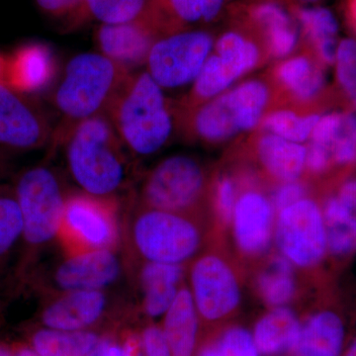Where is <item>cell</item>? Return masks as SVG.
<instances>
[{
  "label": "cell",
  "instance_id": "20",
  "mask_svg": "<svg viewBox=\"0 0 356 356\" xmlns=\"http://www.w3.org/2000/svg\"><path fill=\"white\" fill-rule=\"evenodd\" d=\"M120 264L112 250L70 255L56 271L58 286L65 291L100 290L118 277Z\"/></svg>",
  "mask_w": 356,
  "mask_h": 356
},
{
  "label": "cell",
  "instance_id": "32",
  "mask_svg": "<svg viewBox=\"0 0 356 356\" xmlns=\"http://www.w3.org/2000/svg\"><path fill=\"white\" fill-rule=\"evenodd\" d=\"M86 7L88 18L98 20L102 24L145 20L159 28L154 0H86Z\"/></svg>",
  "mask_w": 356,
  "mask_h": 356
},
{
  "label": "cell",
  "instance_id": "27",
  "mask_svg": "<svg viewBox=\"0 0 356 356\" xmlns=\"http://www.w3.org/2000/svg\"><path fill=\"white\" fill-rule=\"evenodd\" d=\"M184 274V266L146 262L140 273L144 306L147 315H163L177 297Z\"/></svg>",
  "mask_w": 356,
  "mask_h": 356
},
{
  "label": "cell",
  "instance_id": "16",
  "mask_svg": "<svg viewBox=\"0 0 356 356\" xmlns=\"http://www.w3.org/2000/svg\"><path fill=\"white\" fill-rule=\"evenodd\" d=\"M278 104L318 110L327 92L325 67L306 49L278 60L269 72Z\"/></svg>",
  "mask_w": 356,
  "mask_h": 356
},
{
  "label": "cell",
  "instance_id": "6",
  "mask_svg": "<svg viewBox=\"0 0 356 356\" xmlns=\"http://www.w3.org/2000/svg\"><path fill=\"white\" fill-rule=\"evenodd\" d=\"M131 238L147 262L185 266L205 250L208 234L202 216L143 206L134 219Z\"/></svg>",
  "mask_w": 356,
  "mask_h": 356
},
{
  "label": "cell",
  "instance_id": "14",
  "mask_svg": "<svg viewBox=\"0 0 356 356\" xmlns=\"http://www.w3.org/2000/svg\"><path fill=\"white\" fill-rule=\"evenodd\" d=\"M70 255L112 250L118 240L116 206L112 197L76 193L67 197L58 232Z\"/></svg>",
  "mask_w": 356,
  "mask_h": 356
},
{
  "label": "cell",
  "instance_id": "35",
  "mask_svg": "<svg viewBox=\"0 0 356 356\" xmlns=\"http://www.w3.org/2000/svg\"><path fill=\"white\" fill-rule=\"evenodd\" d=\"M23 236V219L14 189L0 187V259Z\"/></svg>",
  "mask_w": 356,
  "mask_h": 356
},
{
  "label": "cell",
  "instance_id": "40",
  "mask_svg": "<svg viewBox=\"0 0 356 356\" xmlns=\"http://www.w3.org/2000/svg\"><path fill=\"white\" fill-rule=\"evenodd\" d=\"M143 348L146 356H172L163 330L147 327L143 334Z\"/></svg>",
  "mask_w": 356,
  "mask_h": 356
},
{
  "label": "cell",
  "instance_id": "33",
  "mask_svg": "<svg viewBox=\"0 0 356 356\" xmlns=\"http://www.w3.org/2000/svg\"><path fill=\"white\" fill-rule=\"evenodd\" d=\"M98 337L92 332L47 329L33 337V346L41 356H86Z\"/></svg>",
  "mask_w": 356,
  "mask_h": 356
},
{
  "label": "cell",
  "instance_id": "25",
  "mask_svg": "<svg viewBox=\"0 0 356 356\" xmlns=\"http://www.w3.org/2000/svg\"><path fill=\"white\" fill-rule=\"evenodd\" d=\"M163 334L172 356H193L197 343L199 316L191 290L180 285L165 314Z\"/></svg>",
  "mask_w": 356,
  "mask_h": 356
},
{
  "label": "cell",
  "instance_id": "29",
  "mask_svg": "<svg viewBox=\"0 0 356 356\" xmlns=\"http://www.w3.org/2000/svg\"><path fill=\"white\" fill-rule=\"evenodd\" d=\"M327 231V255L336 259L356 254V213L339 202L332 192L321 202Z\"/></svg>",
  "mask_w": 356,
  "mask_h": 356
},
{
  "label": "cell",
  "instance_id": "3",
  "mask_svg": "<svg viewBox=\"0 0 356 356\" xmlns=\"http://www.w3.org/2000/svg\"><path fill=\"white\" fill-rule=\"evenodd\" d=\"M132 72L102 54L84 53L72 58L54 95L60 120L51 145H65L83 121L104 114L122 84Z\"/></svg>",
  "mask_w": 356,
  "mask_h": 356
},
{
  "label": "cell",
  "instance_id": "21",
  "mask_svg": "<svg viewBox=\"0 0 356 356\" xmlns=\"http://www.w3.org/2000/svg\"><path fill=\"white\" fill-rule=\"evenodd\" d=\"M346 330L343 316L332 307L312 313L301 325L295 356H341Z\"/></svg>",
  "mask_w": 356,
  "mask_h": 356
},
{
  "label": "cell",
  "instance_id": "41",
  "mask_svg": "<svg viewBox=\"0 0 356 356\" xmlns=\"http://www.w3.org/2000/svg\"><path fill=\"white\" fill-rule=\"evenodd\" d=\"M339 202L356 213V177H344L332 192Z\"/></svg>",
  "mask_w": 356,
  "mask_h": 356
},
{
  "label": "cell",
  "instance_id": "34",
  "mask_svg": "<svg viewBox=\"0 0 356 356\" xmlns=\"http://www.w3.org/2000/svg\"><path fill=\"white\" fill-rule=\"evenodd\" d=\"M332 165L341 173L350 172L356 166V114L341 112L331 145Z\"/></svg>",
  "mask_w": 356,
  "mask_h": 356
},
{
  "label": "cell",
  "instance_id": "2",
  "mask_svg": "<svg viewBox=\"0 0 356 356\" xmlns=\"http://www.w3.org/2000/svg\"><path fill=\"white\" fill-rule=\"evenodd\" d=\"M105 114L136 156L158 153L177 134V103L147 72L128 76Z\"/></svg>",
  "mask_w": 356,
  "mask_h": 356
},
{
  "label": "cell",
  "instance_id": "1",
  "mask_svg": "<svg viewBox=\"0 0 356 356\" xmlns=\"http://www.w3.org/2000/svg\"><path fill=\"white\" fill-rule=\"evenodd\" d=\"M277 104V92L268 76L245 79L198 106L177 104V134L189 142L221 146L257 131Z\"/></svg>",
  "mask_w": 356,
  "mask_h": 356
},
{
  "label": "cell",
  "instance_id": "43",
  "mask_svg": "<svg viewBox=\"0 0 356 356\" xmlns=\"http://www.w3.org/2000/svg\"><path fill=\"white\" fill-rule=\"evenodd\" d=\"M86 356H118V346L104 339L98 341Z\"/></svg>",
  "mask_w": 356,
  "mask_h": 356
},
{
  "label": "cell",
  "instance_id": "15",
  "mask_svg": "<svg viewBox=\"0 0 356 356\" xmlns=\"http://www.w3.org/2000/svg\"><path fill=\"white\" fill-rule=\"evenodd\" d=\"M53 129L32 96L0 83V147L31 151L51 142Z\"/></svg>",
  "mask_w": 356,
  "mask_h": 356
},
{
  "label": "cell",
  "instance_id": "13",
  "mask_svg": "<svg viewBox=\"0 0 356 356\" xmlns=\"http://www.w3.org/2000/svg\"><path fill=\"white\" fill-rule=\"evenodd\" d=\"M296 4L293 0H238L229 6L227 15L254 33L268 60L278 62L303 48Z\"/></svg>",
  "mask_w": 356,
  "mask_h": 356
},
{
  "label": "cell",
  "instance_id": "46",
  "mask_svg": "<svg viewBox=\"0 0 356 356\" xmlns=\"http://www.w3.org/2000/svg\"><path fill=\"white\" fill-rule=\"evenodd\" d=\"M343 356H356V334L353 337V339H351L348 348L343 351Z\"/></svg>",
  "mask_w": 356,
  "mask_h": 356
},
{
  "label": "cell",
  "instance_id": "24",
  "mask_svg": "<svg viewBox=\"0 0 356 356\" xmlns=\"http://www.w3.org/2000/svg\"><path fill=\"white\" fill-rule=\"evenodd\" d=\"M296 16L301 29L303 48L312 53L323 67L336 62L339 47V23L325 7L296 4Z\"/></svg>",
  "mask_w": 356,
  "mask_h": 356
},
{
  "label": "cell",
  "instance_id": "31",
  "mask_svg": "<svg viewBox=\"0 0 356 356\" xmlns=\"http://www.w3.org/2000/svg\"><path fill=\"white\" fill-rule=\"evenodd\" d=\"M240 187L236 168H220L212 173L207 207L211 211L219 236L231 227Z\"/></svg>",
  "mask_w": 356,
  "mask_h": 356
},
{
  "label": "cell",
  "instance_id": "11",
  "mask_svg": "<svg viewBox=\"0 0 356 356\" xmlns=\"http://www.w3.org/2000/svg\"><path fill=\"white\" fill-rule=\"evenodd\" d=\"M13 189L22 213V238L30 247L46 245L58 235L67 201L57 175L35 166L20 175Z\"/></svg>",
  "mask_w": 356,
  "mask_h": 356
},
{
  "label": "cell",
  "instance_id": "19",
  "mask_svg": "<svg viewBox=\"0 0 356 356\" xmlns=\"http://www.w3.org/2000/svg\"><path fill=\"white\" fill-rule=\"evenodd\" d=\"M57 72V60L50 47L31 42L6 56L4 83L19 92L32 96L48 88Z\"/></svg>",
  "mask_w": 356,
  "mask_h": 356
},
{
  "label": "cell",
  "instance_id": "28",
  "mask_svg": "<svg viewBox=\"0 0 356 356\" xmlns=\"http://www.w3.org/2000/svg\"><path fill=\"white\" fill-rule=\"evenodd\" d=\"M266 261L255 275V292L269 308L285 307L298 293L294 266L280 252L266 257Z\"/></svg>",
  "mask_w": 356,
  "mask_h": 356
},
{
  "label": "cell",
  "instance_id": "37",
  "mask_svg": "<svg viewBox=\"0 0 356 356\" xmlns=\"http://www.w3.org/2000/svg\"><path fill=\"white\" fill-rule=\"evenodd\" d=\"M220 356H259L254 337L245 327H229L213 341Z\"/></svg>",
  "mask_w": 356,
  "mask_h": 356
},
{
  "label": "cell",
  "instance_id": "10",
  "mask_svg": "<svg viewBox=\"0 0 356 356\" xmlns=\"http://www.w3.org/2000/svg\"><path fill=\"white\" fill-rule=\"evenodd\" d=\"M274 242L278 252L300 270H316L327 257L322 206L310 195L275 214Z\"/></svg>",
  "mask_w": 356,
  "mask_h": 356
},
{
  "label": "cell",
  "instance_id": "36",
  "mask_svg": "<svg viewBox=\"0 0 356 356\" xmlns=\"http://www.w3.org/2000/svg\"><path fill=\"white\" fill-rule=\"evenodd\" d=\"M334 65L341 93L356 109V40L348 38L339 41Z\"/></svg>",
  "mask_w": 356,
  "mask_h": 356
},
{
  "label": "cell",
  "instance_id": "9",
  "mask_svg": "<svg viewBox=\"0 0 356 356\" xmlns=\"http://www.w3.org/2000/svg\"><path fill=\"white\" fill-rule=\"evenodd\" d=\"M236 168L241 187L229 229L238 255L254 264L266 259L270 250L275 211L266 191L269 185L254 166L243 163Z\"/></svg>",
  "mask_w": 356,
  "mask_h": 356
},
{
  "label": "cell",
  "instance_id": "12",
  "mask_svg": "<svg viewBox=\"0 0 356 356\" xmlns=\"http://www.w3.org/2000/svg\"><path fill=\"white\" fill-rule=\"evenodd\" d=\"M216 36L207 29L168 33L156 40L147 60V72L163 90L191 86L214 48Z\"/></svg>",
  "mask_w": 356,
  "mask_h": 356
},
{
  "label": "cell",
  "instance_id": "39",
  "mask_svg": "<svg viewBox=\"0 0 356 356\" xmlns=\"http://www.w3.org/2000/svg\"><path fill=\"white\" fill-rule=\"evenodd\" d=\"M310 195V185L307 180L299 179L295 181L284 182L273 186L270 199L275 214L287 206Z\"/></svg>",
  "mask_w": 356,
  "mask_h": 356
},
{
  "label": "cell",
  "instance_id": "22",
  "mask_svg": "<svg viewBox=\"0 0 356 356\" xmlns=\"http://www.w3.org/2000/svg\"><path fill=\"white\" fill-rule=\"evenodd\" d=\"M229 0H154L156 21L163 35L206 29L227 15Z\"/></svg>",
  "mask_w": 356,
  "mask_h": 356
},
{
  "label": "cell",
  "instance_id": "4",
  "mask_svg": "<svg viewBox=\"0 0 356 356\" xmlns=\"http://www.w3.org/2000/svg\"><path fill=\"white\" fill-rule=\"evenodd\" d=\"M65 146L70 173L86 193L111 197L127 182L128 149L106 114L79 124Z\"/></svg>",
  "mask_w": 356,
  "mask_h": 356
},
{
  "label": "cell",
  "instance_id": "48",
  "mask_svg": "<svg viewBox=\"0 0 356 356\" xmlns=\"http://www.w3.org/2000/svg\"><path fill=\"white\" fill-rule=\"evenodd\" d=\"M293 1L299 6H316L321 0H293Z\"/></svg>",
  "mask_w": 356,
  "mask_h": 356
},
{
  "label": "cell",
  "instance_id": "42",
  "mask_svg": "<svg viewBox=\"0 0 356 356\" xmlns=\"http://www.w3.org/2000/svg\"><path fill=\"white\" fill-rule=\"evenodd\" d=\"M119 346L120 356H142V341L136 337H129L122 346Z\"/></svg>",
  "mask_w": 356,
  "mask_h": 356
},
{
  "label": "cell",
  "instance_id": "44",
  "mask_svg": "<svg viewBox=\"0 0 356 356\" xmlns=\"http://www.w3.org/2000/svg\"><path fill=\"white\" fill-rule=\"evenodd\" d=\"M346 13L351 29L356 35V0H346Z\"/></svg>",
  "mask_w": 356,
  "mask_h": 356
},
{
  "label": "cell",
  "instance_id": "38",
  "mask_svg": "<svg viewBox=\"0 0 356 356\" xmlns=\"http://www.w3.org/2000/svg\"><path fill=\"white\" fill-rule=\"evenodd\" d=\"M40 10L67 27L79 26L88 18L86 0H35Z\"/></svg>",
  "mask_w": 356,
  "mask_h": 356
},
{
  "label": "cell",
  "instance_id": "7",
  "mask_svg": "<svg viewBox=\"0 0 356 356\" xmlns=\"http://www.w3.org/2000/svg\"><path fill=\"white\" fill-rule=\"evenodd\" d=\"M211 177L202 161L187 154L166 158L147 173L142 185L143 206L202 216L208 208Z\"/></svg>",
  "mask_w": 356,
  "mask_h": 356
},
{
  "label": "cell",
  "instance_id": "50",
  "mask_svg": "<svg viewBox=\"0 0 356 356\" xmlns=\"http://www.w3.org/2000/svg\"></svg>",
  "mask_w": 356,
  "mask_h": 356
},
{
  "label": "cell",
  "instance_id": "45",
  "mask_svg": "<svg viewBox=\"0 0 356 356\" xmlns=\"http://www.w3.org/2000/svg\"><path fill=\"white\" fill-rule=\"evenodd\" d=\"M13 356H41L34 348H20L14 353Z\"/></svg>",
  "mask_w": 356,
  "mask_h": 356
},
{
  "label": "cell",
  "instance_id": "49",
  "mask_svg": "<svg viewBox=\"0 0 356 356\" xmlns=\"http://www.w3.org/2000/svg\"><path fill=\"white\" fill-rule=\"evenodd\" d=\"M0 356H13V355L6 346H0Z\"/></svg>",
  "mask_w": 356,
  "mask_h": 356
},
{
  "label": "cell",
  "instance_id": "26",
  "mask_svg": "<svg viewBox=\"0 0 356 356\" xmlns=\"http://www.w3.org/2000/svg\"><path fill=\"white\" fill-rule=\"evenodd\" d=\"M301 325L296 314L286 306L267 312L257 321L252 332L259 355H276L293 351Z\"/></svg>",
  "mask_w": 356,
  "mask_h": 356
},
{
  "label": "cell",
  "instance_id": "30",
  "mask_svg": "<svg viewBox=\"0 0 356 356\" xmlns=\"http://www.w3.org/2000/svg\"><path fill=\"white\" fill-rule=\"evenodd\" d=\"M322 115L318 110L277 104L267 112L257 131L271 133L298 144H305L310 140L314 128Z\"/></svg>",
  "mask_w": 356,
  "mask_h": 356
},
{
  "label": "cell",
  "instance_id": "23",
  "mask_svg": "<svg viewBox=\"0 0 356 356\" xmlns=\"http://www.w3.org/2000/svg\"><path fill=\"white\" fill-rule=\"evenodd\" d=\"M105 305L100 290L67 291L44 309L42 318L49 329L81 331L100 318Z\"/></svg>",
  "mask_w": 356,
  "mask_h": 356
},
{
  "label": "cell",
  "instance_id": "8",
  "mask_svg": "<svg viewBox=\"0 0 356 356\" xmlns=\"http://www.w3.org/2000/svg\"><path fill=\"white\" fill-rule=\"evenodd\" d=\"M242 276L220 247L206 248L189 266V290L199 318L218 324L231 318L242 303Z\"/></svg>",
  "mask_w": 356,
  "mask_h": 356
},
{
  "label": "cell",
  "instance_id": "17",
  "mask_svg": "<svg viewBox=\"0 0 356 356\" xmlns=\"http://www.w3.org/2000/svg\"><path fill=\"white\" fill-rule=\"evenodd\" d=\"M247 147L255 170L273 187L302 179L305 175L306 145L257 130Z\"/></svg>",
  "mask_w": 356,
  "mask_h": 356
},
{
  "label": "cell",
  "instance_id": "18",
  "mask_svg": "<svg viewBox=\"0 0 356 356\" xmlns=\"http://www.w3.org/2000/svg\"><path fill=\"white\" fill-rule=\"evenodd\" d=\"M163 32L149 21H132L120 24H102L95 41L103 56L128 72L146 65L149 51Z\"/></svg>",
  "mask_w": 356,
  "mask_h": 356
},
{
  "label": "cell",
  "instance_id": "5",
  "mask_svg": "<svg viewBox=\"0 0 356 356\" xmlns=\"http://www.w3.org/2000/svg\"><path fill=\"white\" fill-rule=\"evenodd\" d=\"M264 44L245 26L229 20L215 39L214 48L187 95L177 103L192 108L222 95L268 62Z\"/></svg>",
  "mask_w": 356,
  "mask_h": 356
},
{
  "label": "cell",
  "instance_id": "47",
  "mask_svg": "<svg viewBox=\"0 0 356 356\" xmlns=\"http://www.w3.org/2000/svg\"><path fill=\"white\" fill-rule=\"evenodd\" d=\"M6 56L0 54V83H4L6 76Z\"/></svg>",
  "mask_w": 356,
  "mask_h": 356
}]
</instances>
